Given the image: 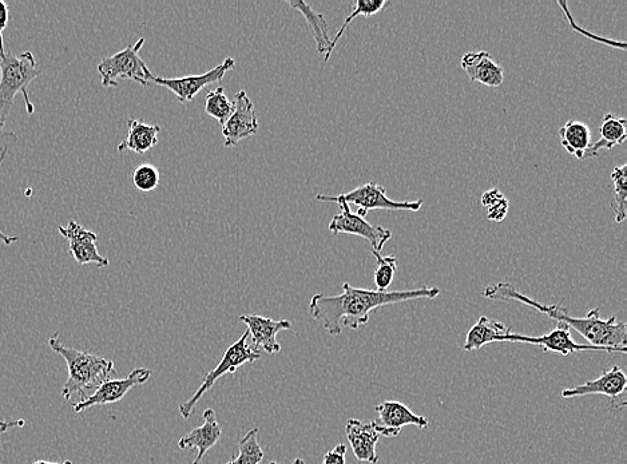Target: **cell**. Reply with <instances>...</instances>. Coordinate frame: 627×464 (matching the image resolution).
<instances>
[{"instance_id": "obj_1", "label": "cell", "mask_w": 627, "mask_h": 464, "mask_svg": "<svg viewBox=\"0 0 627 464\" xmlns=\"http://www.w3.org/2000/svg\"><path fill=\"white\" fill-rule=\"evenodd\" d=\"M439 295V288L380 292L344 283L341 295L325 296L319 293L313 296L309 303V315L319 321L329 335L339 336L344 328L359 329L361 325L367 324L376 309L411 300H434Z\"/></svg>"}, {"instance_id": "obj_2", "label": "cell", "mask_w": 627, "mask_h": 464, "mask_svg": "<svg viewBox=\"0 0 627 464\" xmlns=\"http://www.w3.org/2000/svg\"><path fill=\"white\" fill-rule=\"evenodd\" d=\"M483 296L486 299L495 301H517L527 307L534 308L535 311L549 316L550 319L557 320L559 324H565L570 329L577 331L579 335L585 337L587 344L594 347L605 348L611 354L625 355L627 352V327L623 321H618L617 317L601 319V309H591L585 317H571L569 312L561 305H546L538 303L537 300L523 295L513 284L498 283L488 285L484 289Z\"/></svg>"}, {"instance_id": "obj_3", "label": "cell", "mask_w": 627, "mask_h": 464, "mask_svg": "<svg viewBox=\"0 0 627 464\" xmlns=\"http://www.w3.org/2000/svg\"><path fill=\"white\" fill-rule=\"evenodd\" d=\"M49 345L51 350L65 359L67 370H69V378H67L61 391L65 400L79 396L81 398L79 402H82V400L93 395L103 383L117 378L118 374L111 360L66 347L63 345L58 332L50 337Z\"/></svg>"}, {"instance_id": "obj_4", "label": "cell", "mask_w": 627, "mask_h": 464, "mask_svg": "<svg viewBox=\"0 0 627 464\" xmlns=\"http://www.w3.org/2000/svg\"><path fill=\"white\" fill-rule=\"evenodd\" d=\"M41 73L37 59L30 51L21 55H15L11 51L0 53V130L5 129L17 94H23L27 113H34L29 87Z\"/></svg>"}, {"instance_id": "obj_5", "label": "cell", "mask_w": 627, "mask_h": 464, "mask_svg": "<svg viewBox=\"0 0 627 464\" xmlns=\"http://www.w3.org/2000/svg\"><path fill=\"white\" fill-rule=\"evenodd\" d=\"M145 45V38H140L134 45L118 51L111 57L103 58L98 65L103 87H117L119 79H129L138 85L148 87L152 71L140 57V51Z\"/></svg>"}, {"instance_id": "obj_6", "label": "cell", "mask_w": 627, "mask_h": 464, "mask_svg": "<svg viewBox=\"0 0 627 464\" xmlns=\"http://www.w3.org/2000/svg\"><path fill=\"white\" fill-rule=\"evenodd\" d=\"M249 332L248 329L244 332V335L240 337L236 341L230 345L228 350L225 351L224 356H222L221 362L217 364V367L214 368L213 371H210L209 374H206L204 382H202L200 388L189 400L181 403L178 410H180V414L182 418L189 419L192 416V412L194 407L197 406V403L200 402L202 396L206 394V392L212 390L214 384H216L218 379H221L225 374H236L238 368L244 366L246 363H253L256 360L261 359L260 351H257L256 348L250 347L248 344Z\"/></svg>"}, {"instance_id": "obj_7", "label": "cell", "mask_w": 627, "mask_h": 464, "mask_svg": "<svg viewBox=\"0 0 627 464\" xmlns=\"http://www.w3.org/2000/svg\"><path fill=\"white\" fill-rule=\"evenodd\" d=\"M316 200L336 202L340 205L341 212L336 214L328 225L329 232H332L333 235L345 233V235L359 236L371 244L373 252L379 253L383 252L384 245L391 240L392 232L390 229L372 225L359 214L353 213L347 202L341 201L340 198L327 196V194H317Z\"/></svg>"}, {"instance_id": "obj_8", "label": "cell", "mask_w": 627, "mask_h": 464, "mask_svg": "<svg viewBox=\"0 0 627 464\" xmlns=\"http://www.w3.org/2000/svg\"><path fill=\"white\" fill-rule=\"evenodd\" d=\"M341 201L357 206L356 214L365 218L371 210H390V212H419L424 204L423 200L418 201H394L387 197L386 188L375 182L359 186L348 193H341Z\"/></svg>"}, {"instance_id": "obj_9", "label": "cell", "mask_w": 627, "mask_h": 464, "mask_svg": "<svg viewBox=\"0 0 627 464\" xmlns=\"http://www.w3.org/2000/svg\"><path fill=\"white\" fill-rule=\"evenodd\" d=\"M236 67V61L233 58H226L221 65H217L201 75H188L184 78H161L152 75L150 82L156 83L158 86H164L166 89L176 94L178 101L192 102L197 94L206 86L213 83L221 82L225 75Z\"/></svg>"}, {"instance_id": "obj_10", "label": "cell", "mask_w": 627, "mask_h": 464, "mask_svg": "<svg viewBox=\"0 0 627 464\" xmlns=\"http://www.w3.org/2000/svg\"><path fill=\"white\" fill-rule=\"evenodd\" d=\"M233 105L232 115L222 125L225 148H233L246 138L259 133V120H257L255 105L250 101L245 90L238 91Z\"/></svg>"}, {"instance_id": "obj_11", "label": "cell", "mask_w": 627, "mask_h": 464, "mask_svg": "<svg viewBox=\"0 0 627 464\" xmlns=\"http://www.w3.org/2000/svg\"><path fill=\"white\" fill-rule=\"evenodd\" d=\"M152 375L153 371L148 370V368H136L130 372L128 378L109 380V382L103 383L89 398L75 403L74 412L81 414L89 408L121 402L133 387L148 383Z\"/></svg>"}, {"instance_id": "obj_12", "label": "cell", "mask_w": 627, "mask_h": 464, "mask_svg": "<svg viewBox=\"0 0 627 464\" xmlns=\"http://www.w3.org/2000/svg\"><path fill=\"white\" fill-rule=\"evenodd\" d=\"M570 331L571 329L567 327V325L558 323L557 328L553 329V331L539 337L518 335V333L511 332L510 335L506 337L505 343L537 345V347H541L545 352H553V354L562 356H569L575 354V352L585 351L607 352V354H611V352L605 350V348L577 343V341L571 339Z\"/></svg>"}, {"instance_id": "obj_13", "label": "cell", "mask_w": 627, "mask_h": 464, "mask_svg": "<svg viewBox=\"0 0 627 464\" xmlns=\"http://www.w3.org/2000/svg\"><path fill=\"white\" fill-rule=\"evenodd\" d=\"M59 233L69 241L70 253L79 265H97L109 267L110 261L98 251V236L83 228L77 221H70L67 226H59Z\"/></svg>"}, {"instance_id": "obj_14", "label": "cell", "mask_w": 627, "mask_h": 464, "mask_svg": "<svg viewBox=\"0 0 627 464\" xmlns=\"http://www.w3.org/2000/svg\"><path fill=\"white\" fill-rule=\"evenodd\" d=\"M375 411L378 412L379 418L373 420V423L384 438H396L406 426H416L419 430L428 428L427 418L414 414L406 404L394 400L379 404Z\"/></svg>"}, {"instance_id": "obj_15", "label": "cell", "mask_w": 627, "mask_h": 464, "mask_svg": "<svg viewBox=\"0 0 627 464\" xmlns=\"http://www.w3.org/2000/svg\"><path fill=\"white\" fill-rule=\"evenodd\" d=\"M627 390V378L622 368L614 366L603 370L599 378L581 386L566 388L562 391L563 399L579 398V396L603 395L615 402Z\"/></svg>"}, {"instance_id": "obj_16", "label": "cell", "mask_w": 627, "mask_h": 464, "mask_svg": "<svg viewBox=\"0 0 627 464\" xmlns=\"http://www.w3.org/2000/svg\"><path fill=\"white\" fill-rule=\"evenodd\" d=\"M240 321L248 327L249 335L257 351L263 348L269 355L279 354L281 345L277 343V333L292 328L289 320H272L260 315H242Z\"/></svg>"}, {"instance_id": "obj_17", "label": "cell", "mask_w": 627, "mask_h": 464, "mask_svg": "<svg viewBox=\"0 0 627 464\" xmlns=\"http://www.w3.org/2000/svg\"><path fill=\"white\" fill-rule=\"evenodd\" d=\"M345 434L351 444L353 454L359 462L371 464L379 463V455L376 452V444L382 435L376 430L375 423L361 422L359 419H349L345 424Z\"/></svg>"}, {"instance_id": "obj_18", "label": "cell", "mask_w": 627, "mask_h": 464, "mask_svg": "<svg viewBox=\"0 0 627 464\" xmlns=\"http://www.w3.org/2000/svg\"><path fill=\"white\" fill-rule=\"evenodd\" d=\"M222 435V428L217 422L216 412L212 408L204 411V424L194 428L189 434L181 436L178 440V448L180 450L197 451L196 460L192 464H200L202 458L210 448L216 446Z\"/></svg>"}, {"instance_id": "obj_19", "label": "cell", "mask_w": 627, "mask_h": 464, "mask_svg": "<svg viewBox=\"0 0 627 464\" xmlns=\"http://www.w3.org/2000/svg\"><path fill=\"white\" fill-rule=\"evenodd\" d=\"M460 65L472 82L488 87H500L505 82L503 67L487 51L467 53Z\"/></svg>"}, {"instance_id": "obj_20", "label": "cell", "mask_w": 627, "mask_h": 464, "mask_svg": "<svg viewBox=\"0 0 627 464\" xmlns=\"http://www.w3.org/2000/svg\"><path fill=\"white\" fill-rule=\"evenodd\" d=\"M511 333V328L506 327L500 321L490 320L486 316L479 317L467 333L463 350L467 352L478 351L484 345L491 343H505L506 337Z\"/></svg>"}, {"instance_id": "obj_21", "label": "cell", "mask_w": 627, "mask_h": 464, "mask_svg": "<svg viewBox=\"0 0 627 464\" xmlns=\"http://www.w3.org/2000/svg\"><path fill=\"white\" fill-rule=\"evenodd\" d=\"M599 134H601V138L595 144L590 145L583 160L597 158L601 150H611L615 146L622 145L627 137V121L625 118L617 117V115L606 114L601 126H599Z\"/></svg>"}, {"instance_id": "obj_22", "label": "cell", "mask_w": 627, "mask_h": 464, "mask_svg": "<svg viewBox=\"0 0 627 464\" xmlns=\"http://www.w3.org/2000/svg\"><path fill=\"white\" fill-rule=\"evenodd\" d=\"M128 137L118 145V152L148 153L158 144L160 125H148L144 121L130 118L128 121Z\"/></svg>"}, {"instance_id": "obj_23", "label": "cell", "mask_w": 627, "mask_h": 464, "mask_svg": "<svg viewBox=\"0 0 627 464\" xmlns=\"http://www.w3.org/2000/svg\"><path fill=\"white\" fill-rule=\"evenodd\" d=\"M287 5L303 15L305 21H307L309 31H311L312 37L315 39L317 53L324 54V58L327 57L332 39L329 38L328 23L325 21L324 15L316 13V11L305 2L288 0Z\"/></svg>"}, {"instance_id": "obj_24", "label": "cell", "mask_w": 627, "mask_h": 464, "mask_svg": "<svg viewBox=\"0 0 627 464\" xmlns=\"http://www.w3.org/2000/svg\"><path fill=\"white\" fill-rule=\"evenodd\" d=\"M559 138H561L562 148L570 156L583 160L591 145V130L583 122L571 120L559 130Z\"/></svg>"}, {"instance_id": "obj_25", "label": "cell", "mask_w": 627, "mask_h": 464, "mask_svg": "<svg viewBox=\"0 0 627 464\" xmlns=\"http://www.w3.org/2000/svg\"><path fill=\"white\" fill-rule=\"evenodd\" d=\"M386 6H388V2H386V0H356L352 13L345 18L343 26L340 27L339 31H337V34L335 35V38L332 39L331 47H329V53L327 57L324 58V61H329L333 50H335L337 43H339L341 37H343L345 30L348 29V26L351 25L356 18L372 17V15L379 14Z\"/></svg>"}, {"instance_id": "obj_26", "label": "cell", "mask_w": 627, "mask_h": 464, "mask_svg": "<svg viewBox=\"0 0 627 464\" xmlns=\"http://www.w3.org/2000/svg\"><path fill=\"white\" fill-rule=\"evenodd\" d=\"M611 181H613V200H611V208L614 210L615 222L622 224L626 220V198H627V165L617 166L611 173Z\"/></svg>"}, {"instance_id": "obj_27", "label": "cell", "mask_w": 627, "mask_h": 464, "mask_svg": "<svg viewBox=\"0 0 627 464\" xmlns=\"http://www.w3.org/2000/svg\"><path fill=\"white\" fill-rule=\"evenodd\" d=\"M259 432L257 427L246 432L244 438L238 443V455L226 464H260L263 462L265 454L257 442Z\"/></svg>"}, {"instance_id": "obj_28", "label": "cell", "mask_w": 627, "mask_h": 464, "mask_svg": "<svg viewBox=\"0 0 627 464\" xmlns=\"http://www.w3.org/2000/svg\"><path fill=\"white\" fill-rule=\"evenodd\" d=\"M234 110L233 102L226 97L224 87L210 90L205 98V113L214 118L220 125L229 120Z\"/></svg>"}, {"instance_id": "obj_29", "label": "cell", "mask_w": 627, "mask_h": 464, "mask_svg": "<svg viewBox=\"0 0 627 464\" xmlns=\"http://www.w3.org/2000/svg\"><path fill=\"white\" fill-rule=\"evenodd\" d=\"M378 267L375 271L376 291L387 292L391 287L392 281L395 279L396 268H398V259L396 256H383L382 253L373 252Z\"/></svg>"}, {"instance_id": "obj_30", "label": "cell", "mask_w": 627, "mask_h": 464, "mask_svg": "<svg viewBox=\"0 0 627 464\" xmlns=\"http://www.w3.org/2000/svg\"><path fill=\"white\" fill-rule=\"evenodd\" d=\"M133 185L142 193H150L160 185V170L154 165L144 164L138 166L133 172Z\"/></svg>"}, {"instance_id": "obj_31", "label": "cell", "mask_w": 627, "mask_h": 464, "mask_svg": "<svg viewBox=\"0 0 627 464\" xmlns=\"http://www.w3.org/2000/svg\"><path fill=\"white\" fill-rule=\"evenodd\" d=\"M17 140L18 137L15 136L14 133H6L5 136L2 137V140H0V166L3 165V161L6 160L7 154L13 149V146L17 144ZM0 241L7 245V247H10V245L18 243L19 237L7 236L6 233L0 230Z\"/></svg>"}, {"instance_id": "obj_32", "label": "cell", "mask_w": 627, "mask_h": 464, "mask_svg": "<svg viewBox=\"0 0 627 464\" xmlns=\"http://www.w3.org/2000/svg\"><path fill=\"white\" fill-rule=\"evenodd\" d=\"M558 5L561 6V9L563 10V13H565L567 21H569V25L571 26V29H573L575 31H578V33L581 34V35H586L587 38H591V39H593V41L601 42V43H603V45H607V46H611V47H618V49H621V50H625L626 49V45L623 42L615 43L614 41H609V39L597 37V35H595V37H593V35H591L589 33V31L582 30L581 27H579L577 25V23H575L573 17H571V14L569 13V10H567V3L566 2H559Z\"/></svg>"}, {"instance_id": "obj_33", "label": "cell", "mask_w": 627, "mask_h": 464, "mask_svg": "<svg viewBox=\"0 0 627 464\" xmlns=\"http://www.w3.org/2000/svg\"><path fill=\"white\" fill-rule=\"evenodd\" d=\"M509 208L510 204L505 196L498 198V200L492 202L486 208L488 220L496 222L505 220L507 213H509Z\"/></svg>"}, {"instance_id": "obj_34", "label": "cell", "mask_w": 627, "mask_h": 464, "mask_svg": "<svg viewBox=\"0 0 627 464\" xmlns=\"http://www.w3.org/2000/svg\"><path fill=\"white\" fill-rule=\"evenodd\" d=\"M345 455H347V446L343 443L337 444L324 455L323 464H345Z\"/></svg>"}, {"instance_id": "obj_35", "label": "cell", "mask_w": 627, "mask_h": 464, "mask_svg": "<svg viewBox=\"0 0 627 464\" xmlns=\"http://www.w3.org/2000/svg\"><path fill=\"white\" fill-rule=\"evenodd\" d=\"M10 11L9 6L0 0V53H5V42H3V31L9 25Z\"/></svg>"}, {"instance_id": "obj_36", "label": "cell", "mask_w": 627, "mask_h": 464, "mask_svg": "<svg viewBox=\"0 0 627 464\" xmlns=\"http://www.w3.org/2000/svg\"><path fill=\"white\" fill-rule=\"evenodd\" d=\"M503 194L500 193L498 189H491L488 192L484 193L482 196V205L484 208H487L488 205H491L492 202L498 200V198L502 197Z\"/></svg>"}, {"instance_id": "obj_37", "label": "cell", "mask_w": 627, "mask_h": 464, "mask_svg": "<svg viewBox=\"0 0 627 464\" xmlns=\"http://www.w3.org/2000/svg\"><path fill=\"white\" fill-rule=\"evenodd\" d=\"M23 426H26V422L23 419L14 420V422L2 420V422H0V435L5 434V432L11 430V428H19Z\"/></svg>"}, {"instance_id": "obj_38", "label": "cell", "mask_w": 627, "mask_h": 464, "mask_svg": "<svg viewBox=\"0 0 627 464\" xmlns=\"http://www.w3.org/2000/svg\"><path fill=\"white\" fill-rule=\"evenodd\" d=\"M31 464H73V462H71V460H65V462H62V463H53V462H47V460H37V462L31 463Z\"/></svg>"}, {"instance_id": "obj_39", "label": "cell", "mask_w": 627, "mask_h": 464, "mask_svg": "<svg viewBox=\"0 0 627 464\" xmlns=\"http://www.w3.org/2000/svg\"><path fill=\"white\" fill-rule=\"evenodd\" d=\"M293 464H305V462H304V460H303V459H299V458H297V459L295 460V462H293Z\"/></svg>"}, {"instance_id": "obj_40", "label": "cell", "mask_w": 627, "mask_h": 464, "mask_svg": "<svg viewBox=\"0 0 627 464\" xmlns=\"http://www.w3.org/2000/svg\"><path fill=\"white\" fill-rule=\"evenodd\" d=\"M269 464H279V463H276V462H271V463H269Z\"/></svg>"}]
</instances>
